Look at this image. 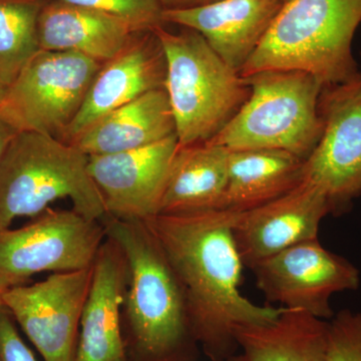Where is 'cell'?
Segmentation results:
<instances>
[{
    "label": "cell",
    "mask_w": 361,
    "mask_h": 361,
    "mask_svg": "<svg viewBox=\"0 0 361 361\" xmlns=\"http://www.w3.org/2000/svg\"><path fill=\"white\" fill-rule=\"evenodd\" d=\"M243 80L248 99L207 142L230 151L275 149L305 160L322 137V82L301 71H260Z\"/></svg>",
    "instance_id": "obj_5"
},
{
    "label": "cell",
    "mask_w": 361,
    "mask_h": 361,
    "mask_svg": "<svg viewBox=\"0 0 361 361\" xmlns=\"http://www.w3.org/2000/svg\"><path fill=\"white\" fill-rule=\"evenodd\" d=\"M326 361H361V313L341 310L327 322Z\"/></svg>",
    "instance_id": "obj_24"
},
{
    "label": "cell",
    "mask_w": 361,
    "mask_h": 361,
    "mask_svg": "<svg viewBox=\"0 0 361 361\" xmlns=\"http://www.w3.org/2000/svg\"><path fill=\"white\" fill-rule=\"evenodd\" d=\"M281 1H283L285 4V2L288 1V0H281Z\"/></svg>",
    "instance_id": "obj_30"
},
{
    "label": "cell",
    "mask_w": 361,
    "mask_h": 361,
    "mask_svg": "<svg viewBox=\"0 0 361 361\" xmlns=\"http://www.w3.org/2000/svg\"><path fill=\"white\" fill-rule=\"evenodd\" d=\"M256 286L268 302L331 319V298L360 287V271L348 259L308 240L260 261L251 268Z\"/></svg>",
    "instance_id": "obj_10"
},
{
    "label": "cell",
    "mask_w": 361,
    "mask_h": 361,
    "mask_svg": "<svg viewBox=\"0 0 361 361\" xmlns=\"http://www.w3.org/2000/svg\"><path fill=\"white\" fill-rule=\"evenodd\" d=\"M327 320L285 310L261 324L235 331L238 350L225 361H326Z\"/></svg>",
    "instance_id": "obj_20"
},
{
    "label": "cell",
    "mask_w": 361,
    "mask_h": 361,
    "mask_svg": "<svg viewBox=\"0 0 361 361\" xmlns=\"http://www.w3.org/2000/svg\"><path fill=\"white\" fill-rule=\"evenodd\" d=\"M7 90H8V85L4 82L1 77H0V106L4 103V99H6Z\"/></svg>",
    "instance_id": "obj_28"
},
{
    "label": "cell",
    "mask_w": 361,
    "mask_h": 361,
    "mask_svg": "<svg viewBox=\"0 0 361 361\" xmlns=\"http://www.w3.org/2000/svg\"><path fill=\"white\" fill-rule=\"evenodd\" d=\"M102 66L75 52L39 49L9 85L0 115L20 133L59 139L82 108Z\"/></svg>",
    "instance_id": "obj_7"
},
{
    "label": "cell",
    "mask_w": 361,
    "mask_h": 361,
    "mask_svg": "<svg viewBox=\"0 0 361 361\" xmlns=\"http://www.w3.org/2000/svg\"><path fill=\"white\" fill-rule=\"evenodd\" d=\"M230 149L209 142L178 146L159 214H186L222 209Z\"/></svg>",
    "instance_id": "obj_19"
},
{
    "label": "cell",
    "mask_w": 361,
    "mask_h": 361,
    "mask_svg": "<svg viewBox=\"0 0 361 361\" xmlns=\"http://www.w3.org/2000/svg\"><path fill=\"white\" fill-rule=\"evenodd\" d=\"M361 23V0H288L239 75L301 71L323 85L355 77L353 42Z\"/></svg>",
    "instance_id": "obj_3"
},
{
    "label": "cell",
    "mask_w": 361,
    "mask_h": 361,
    "mask_svg": "<svg viewBox=\"0 0 361 361\" xmlns=\"http://www.w3.org/2000/svg\"><path fill=\"white\" fill-rule=\"evenodd\" d=\"M106 236L128 265L125 337L129 361H196L186 300L158 240L142 221L106 217Z\"/></svg>",
    "instance_id": "obj_2"
},
{
    "label": "cell",
    "mask_w": 361,
    "mask_h": 361,
    "mask_svg": "<svg viewBox=\"0 0 361 361\" xmlns=\"http://www.w3.org/2000/svg\"><path fill=\"white\" fill-rule=\"evenodd\" d=\"M177 135L144 148L89 157L87 170L103 198L106 217L145 221L158 215Z\"/></svg>",
    "instance_id": "obj_12"
},
{
    "label": "cell",
    "mask_w": 361,
    "mask_h": 361,
    "mask_svg": "<svg viewBox=\"0 0 361 361\" xmlns=\"http://www.w3.org/2000/svg\"><path fill=\"white\" fill-rule=\"evenodd\" d=\"M239 213L216 209L142 221L179 280L192 334L211 361L236 353L237 327L269 322L282 310L257 305L240 291L244 263L233 235Z\"/></svg>",
    "instance_id": "obj_1"
},
{
    "label": "cell",
    "mask_w": 361,
    "mask_h": 361,
    "mask_svg": "<svg viewBox=\"0 0 361 361\" xmlns=\"http://www.w3.org/2000/svg\"><path fill=\"white\" fill-rule=\"evenodd\" d=\"M166 59L165 90L174 116L178 146L212 139L250 94L243 78L195 30H154Z\"/></svg>",
    "instance_id": "obj_6"
},
{
    "label": "cell",
    "mask_w": 361,
    "mask_h": 361,
    "mask_svg": "<svg viewBox=\"0 0 361 361\" xmlns=\"http://www.w3.org/2000/svg\"><path fill=\"white\" fill-rule=\"evenodd\" d=\"M218 0H159L163 9L194 8L206 4H212Z\"/></svg>",
    "instance_id": "obj_27"
},
{
    "label": "cell",
    "mask_w": 361,
    "mask_h": 361,
    "mask_svg": "<svg viewBox=\"0 0 361 361\" xmlns=\"http://www.w3.org/2000/svg\"><path fill=\"white\" fill-rule=\"evenodd\" d=\"M166 59L154 32H139L115 58L103 63L75 120L61 141L70 144L90 125L151 92L165 89Z\"/></svg>",
    "instance_id": "obj_14"
},
{
    "label": "cell",
    "mask_w": 361,
    "mask_h": 361,
    "mask_svg": "<svg viewBox=\"0 0 361 361\" xmlns=\"http://www.w3.org/2000/svg\"><path fill=\"white\" fill-rule=\"evenodd\" d=\"M284 2L218 0L194 8L164 9V23L200 33L230 68L240 73L262 42Z\"/></svg>",
    "instance_id": "obj_16"
},
{
    "label": "cell",
    "mask_w": 361,
    "mask_h": 361,
    "mask_svg": "<svg viewBox=\"0 0 361 361\" xmlns=\"http://www.w3.org/2000/svg\"><path fill=\"white\" fill-rule=\"evenodd\" d=\"M319 109L322 137L303 161L302 180L324 194L330 214L341 216L361 197V71L324 85Z\"/></svg>",
    "instance_id": "obj_9"
},
{
    "label": "cell",
    "mask_w": 361,
    "mask_h": 361,
    "mask_svg": "<svg viewBox=\"0 0 361 361\" xmlns=\"http://www.w3.org/2000/svg\"><path fill=\"white\" fill-rule=\"evenodd\" d=\"M329 214L326 197L304 180L275 200L240 212L233 235L244 266L251 269L289 247L318 238L320 224Z\"/></svg>",
    "instance_id": "obj_13"
},
{
    "label": "cell",
    "mask_w": 361,
    "mask_h": 361,
    "mask_svg": "<svg viewBox=\"0 0 361 361\" xmlns=\"http://www.w3.org/2000/svg\"><path fill=\"white\" fill-rule=\"evenodd\" d=\"M7 289H8V287H7L6 285L0 280V310H4V295Z\"/></svg>",
    "instance_id": "obj_29"
},
{
    "label": "cell",
    "mask_w": 361,
    "mask_h": 361,
    "mask_svg": "<svg viewBox=\"0 0 361 361\" xmlns=\"http://www.w3.org/2000/svg\"><path fill=\"white\" fill-rule=\"evenodd\" d=\"M18 133L20 132L11 123L7 122L6 118L0 115V160L4 152L6 151L7 147Z\"/></svg>",
    "instance_id": "obj_26"
},
{
    "label": "cell",
    "mask_w": 361,
    "mask_h": 361,
    "mask_svg": "<svg viewBox=\"0 0 361 361\" xmlns=\"http://www.w3.org/2000/svg\"><path fill=\"white\" fill-rule=\"evenodd\" d=\"M128 265L110 237L99 247L85 300L75 361H129L122 327Z\"/></svg>",
    "instance_id": "obj_15"
},
{
    "label": "cell",
    "mask_w": 361,
    "mask_h": 361,
    "mask_svg": "<svg viewBox=\"0 0 361 361\" xmlns=\"http://www.w3.org/2000/svg\"><path fill=\"white\" fill-rule=\"evenodd\" d=\"M37 33L40 49L75 52L104 63L139 32L116 16L54 0L40 11Z\"/></svg>",
    "instance_id": "obj_17"
},
{
    "label": "cell",
    "mask_w": 361,
    "mask_h": 361,
    "mask_svg": "<svg viewBox=\"0 0 361 361\" xmlns=\"http://www.w3.org/2000/svg\"><path fill=\"white\" fill-rule=\"evenodd\" d=\"M89 157L52 135L20 132L0 160V229L37 216L59 199L90 220L106 218L102 195L87 170Z\"/></svg>",
    "instance_id": "obj_4"
},
{
    "label": "cell",
    "mask_w": 361,
    "mask_h": 361,
    "mask_svg": "<svg viewBox=\"0 0 361 361\" xmlns=\"http://www.w3.org/2000/svg\"><path fill=\"white\" fill-rule=\"evenodd\" d=\"M176 135L165 89L151 90L90 125L70 142L87 156L151 146Z\"/></svg>",
    "instance_id": "obj_18"
},
{
    "label": "cell",
    "mask_w": 361,
    "mask_h": 361,
    "mask_svg": "<svg viewBox=\"0 0 361 361\" xmlns=\"http://www.w3.org/2000/svg\"><path fill=\"white\" fill-rule=\"evenodd\" d=\"M92 266L52 273L39 283L9 287L4 293V308L44 361H75Z\"/></svg>",
    "instance_id": "obj_11"
},
{
    "label": "cell",
    "mask_w": 361,
    "mask_h": 361,
    "mask_svg": "<svg viewBox=\"0 0 361 361\" xmlns=\"http://www.w3.org/2000/svg\"><path fill=\"white\" fill-rule=\"evenodd\" d=\"M44 0H0V77L13 84L39 51L37 23Z\"/></svg>",
    "instance_id": "obj_22"
},
{
    "label": "cell",
    "mask_w": 361,
    "mask_h": 361,
    "mask_svg": "<svg viewBox=\"0 0 361 361\" xmlns=\"http://www.w3.org/2000/svg\"><path fill=\"white\" fill-rule=\"evenodd\" d=\"M0 361H37L6 308L0 310Z\"/></svg>",
    "instance_id": "obj_25"
},
{
    "label": "cell",
    "mask_w": 361,
    "mask_h": 361,
    "mask_svg": "<svg viewBox=\"0 0 361 361\" xmlns=\"http://www.w3.org/2000/svg\"><path fill=\"white\" fill-rule=\"evenodd\" d=\"M116 16L137 32H154L163 26V7L159 0H61Z\"/></svg>",
    "instance_id": "obj_23"
},
{
    "label": "cell",
    "mask_w": 361,
    "mask_h": 361,
    "mask_svg": "<svg viewBox=\"0 0 361 361\" xmlns=\"http://www.w3.org/2000/svg\"><path fill=\"white\" fill-rule=\"evenodd\" d=\"M303 161L275 149L230 151L222 209L246 212L286 194L302 180Z\"/></svg>",
    "instance_id": "obj_21"
},
{
    "label": "cell",
    "mask_w": 361,
    "mask_h": 361,
    "mask_svg": "<svg viewBox=\"0 0 361 361\" xmlns=\"http://www.w3.org/2000/svg\"><path fill=\"white\" fill-rule=\"evenodd\" d=\"M106 237L103 222L49 208L23 227L0 229V280L9 288L42 272L87 269Z\"/></svg>",
    "instance_id": "obj_8"
}]
</instances>
